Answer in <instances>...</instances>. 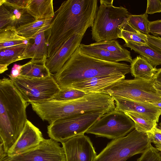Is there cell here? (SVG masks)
Instances as JSON below:
<instances>
[{
  "instance_id": "1",
  "label": "cell",
  "mask_w": 161,
  "mask_h": 161,
  "mask_svg": "<svg viewBox=\"0 0 161 161\" xmlns=\"http://www.w3.org/2000/svg\"><path fill=\"white\" fill-rule=\"evenodd\" d=\"M97 3V0H68L61 4L47 31V58L71 36L92 26Z\"/></svg>"
},
{
  "instance_id": "2",
  "label": "cell",
  "mask_w": 161,
  "mask_h": 161,
  "mask_svg": "<svg viewBox=\"0 0 161 161\" xmlns=\"http://www.w3.org/2000/svg\"><path fill=\"white\" fill-rule=\"evenodd\" d=\"M130 72L126 63L106 61L87 55L79 47L62 68L53 75L60 89L96 77L125 75Z\"/></svg>"
},
{
  "instance_id": "3",
  "label": "cell",
  "mask_w": 161,
  "mask_h": 161,
  "mask_svg": "<svg viewBox=\"0 0 161 161\" xmlns=\"http://www.w3.org/2000/svg\"><path fill=\"white\" fill-rule=\"evenodd\" d=\"M26 101L12 80H0V137L4 152L7 153L21 133L27 120Z\"/></svg>"
},
{
  "instance_id": "4",
  "label": "cell",
  "mask_w": 161,
  "mask_h": 161,
  "mask_svg": "<svg viewBox=\"0 0 161 161\" xmlns=\"http://www.w3.org/2000/svg\"><path fill=\"white\" fill-rule=\"evenodd\" d=\"M31 104L33 110L40 118L49 124L68 117L95 113L106 114L115 108L114 98L102 92L87 94L73 100H51Z\"/></svg>"
},
{
  "instance_id": "5",
  "label": "cell",
  "mask_w": 161,
  "mask_h": 161,
  "mask_svg": "<svg viewBox=\"0 0 161 161\" xmlns=\"http://www.w3.org/2000/svg\"><path fill=\"white\" fill-rule=\"evenodd\" d=\"M113 0H100L92 26V35L96 42L120 38L121 30L129 13L127 9L116 7Z\"/></svg>"
},
{
  "instance_id": "6",
  "label": "cell",
  "mask_w": 161,
  "mask_h": 161,
  "mask_svg": "<svg viewBox=\"0 0 161 161\" xmlns=\"http://www.w3.org/2000/svg\"><path fill=\"white\" fill-rule=\"evenodd\" d=\"M151 143L148 133L134 129L126 136L109 142L94 161H125L135 155L144 153Z\"/></svg>"
},
{
  "instance_id": "7",
  "label": "cell",
  "mask_w": 161,
  "mask_h": 161,
  "mask_svg": "<svg viewBox=\"0 0 161 161\" xmlns=\"http://www.w3.org/2000/svg\"><path fill=\"white\" fill-rule=\"evenodd\" d=\"M154 80L139 78L123 79L102 91L113 97H121L141 103L161 102V95L154 86Z\"/></svg>"
},
{
  "instance_id": "8",
  "label": "cell",
  "mask_w": 161,
  "mask_h": 161,
  "mask_svg": "<svg viewBox=\"0 0 161 161\" xmlns=\"http://www.w3.org/2000/svg\"><path fill=\"white\" fill-rule=\"evenodd\" d=\"M104 114L95 113L59 119L49 124L47 133L50 138L62 143L74 136L84 134Z\"/></svg>"
},
{
  "instance_id": "9",
  "label": "cell",
  "mask_w": 161,
  "mask_h": 161,
  "mask_svg": "<svg viewBox=\"0 0 161 161\" xmlns=\"http://www.w3.org/2000/svg\"><path fill=\"white\" fill-rule=\"evenodd\" d=\"M10 79L23 97L31 104L51 100L60 90L52 75L42 78L20 76Z\"/></svg>"
},
{
  "instance_id": "10",
  "label": "cell",
  "mask_w": 161,
  "mask_h": 161,
  "mask_svg": "<svg viewBox=\"0 0 161 161\" xmlns=\"http://www.w3.org/2000/svg\"><path fill=\"white\" fill-rule=\"evenodd\" d=\"M134 129V122L128 116L114 109L104 114L86 133L113 140L125 136Z\"/></svg>"
},
{
  "instance_id": "11",
  "label": "cell",
  "mask_w": 161,
  "mask_h": 161,
  "mask_svg": "<svg viewBox=\"0 0 161 161\" xmlns=\"http://www.w3.org/2000/svg\"><path fill=\"white\" fill-rule=\"evenodd\" d=\"M0 161H66L64 149L59 143L51 138L44 139L35 149L9 157L7 154Z\"/></svg>"
},
{
  "instance_id": "12",
  "label": "cell",
  "mask_w": 161,
  "mask_h": 161,
  "mask_svg": "<svg viewBox=\"0 0 161 161\" xmlns=\"http://www.w3.org/2000/svg\"><path fill=\"white\" fill-rule=\"evenodd\" d=\"M61 144L66 161H94L97 155L90 139L84 134L74 136Z\"/></svg>"
},
{
  "instance_id": "13",
  "label": "cell",
  "mask_w": 161,
  "mask_h": 161,
  "mask_svg": "<svg viewBox=\"0 0 161 161\" xmlns=\"http://www.w3.org/2000/svg\"><path fill=\"white\" fill-rule=\"evenodd\" d=\"M44 139L39 129L27 119L21 133L8 151L7 155L12 157L33 150Z\"/></svg>"
},
{
  "instance_id": "14",
  "label": "cell",
  "mask_w": 161,
  "mask_h": 161,
  "mask_svg": "<svg viewBox=\"0 0 161 161\" xmlns=\"http://www.w3.org/2000/svg\"><path fill=\"white\" fill-rule=\"evenodd\" d=\"M87 30H84L73 35L68 39L52 56L47 58L46 66L50 74L57 73L79 47Z\"/></svg>"
},
{
  "instance_id": "15",
  "label": "cell",
  "mask_w": 161,
  "mask_h": 161,
  "mask_svg": "<svg viewBox=\"0 0 161 161\" xmlns=\"http://www.w3.org/2000/svg\"><path fill=\"white\" fill-rule=\"evenodd\" d=\"M113 98L115 103V110L134 112L153 121L158 122L161 115V109L150 103L139 102L121 97Z\"/></svg>"
},
{
  "instance_id": "16",
  "label": "cell",
  "mask_w": 161,
  "mask_h": 161,
  "mask_svg": "<svg viewBox=\"0 0 161 161\" xmlns=\"http://www.w3.org/2000/svg\"><path fill=\"white\" fill-rule=\"evenodd\" d=\"M35 20L26 9L14 8L4 3L0 4V29L8 26L17 28Z\"/></svg>"
},
{
  "instance_id": "17",
  "label": "cell",
  "mask_w": 161,
  "mask_h": 161,
  "mask_svg": "<svg viewBox=\"0 0 161 161\" xmlns=\"http://www.w3.org/2000/svg\"><path fill=\"white\" fill-rule=\"evenodd\" d=\"M125 77L123 75L96 77L75 83L65 89H76L86 94L101 92L105 88L125 79Z\"/></svg>"
},
{
  "instance_id": "18",
  "label": "cell",
  "mask_w": 161,
  "mask_h": 161,
  "mask_svg": "<svg viewBox=\"0 0 161 161\" xmlns=\"http://www.w3.org/2000/svg\"><path fill=\"white\" fill-rule=\"evenodd\" d=\"M42 31L30 40L27 44L23 59L47 58L48 45L45 32Z\"/></svg>"
},
{
  "instance_id": "19",
  "label": "cell",
  "mask_w": 161,
  "mask_h": 161,
  "mask_svg": "<svg viewBox=\"0 0 161 161\" xmlns=\"http://www.w3.org/2000/svg\"><path fill=\"white\" fill-rule=\"evenodd\" d=\"M157 70L158 69L141 55L137 56L130 63V73L135 78L153 80Z\"/></svg>"
},
{
  "instance_id": "20",
  "label": "cell",
  "mask_w": 161,
  "mask_h": 161,
  "mask_svg": "<svg viewBox=\"0 0 161 161\" xmlns=\"http://www.w3.org/2000/svg\"><path fill=\"white\" fill-rule=\"evenodd\" d=\"M53 0H29L26 9L35 20L53 18Z\"/></svg>"
},
{
  "instance_id": "21",
  "label": "cell",
  "mask_w": 161,
  "mask_h": 161,
  "mask_svg": "<svg viewBox=\"0 0 161 161\" xmlns=\"http://www.w3.org/2000/svg\"><path fill=\"white\" fill-rule=\"evenodd\" d=\"M47 58L43 59H31L22 65L20 76L30 78H45L52 75L46 65Z\"/></svg>"
},
{
  "instance_id": "22",
  "label": "cell",
  "mask_w": 161,
  "mask_h": 161,
  "mask_svg": "<svg viewBox=\"0 0 161 161\" xmlns=\"http://www.w3.org/2000/svg\"><path fill=\"white\" fill-rule=\"evenodd\" d=\"M28 44L0 49V74L8 70V67L10 64L23 60V58Z\"/></svg>"
},
{
  "instance_id": "23",
  "label": "cell",
  "mask_w": 161,
  "mask_h": 161,
  "mask_svg": "<svg viewBox=\"0 0 161 161\" xmlns=\"http://www.w3.org/2000/svg\"><path fill=\"white\" fill-rule=\"evenodd\" d=\"M124 46L130 48L144 58L154 68L161 65V52L148 44L127 41L125 42Z\"/></svg>"
},
{
  "instance_id": "24",
  "label": "cell",
  "mask_w": 161,
  "mask_h": 161,
  "mask_svg": "<svg viewBox=\"0 0 161 161\" xmlns=\"http://www.w3.org/2000/svg\"><path fill=\"white\" fill-rule=\"evenodd\" d=\"M79 48L84 54L101 60L113 62L125 61L130 63L132 62L124 56L113 53L103 49L92 46L90 44L80 43Z\"/></svg>"
},
{
  "instance_id": "25",
  "label": "cell",
  "mask_w": 161,
  "mask_h": 161,
  "mask_svg": "<svg viewBox=\"0 0 161 161\" xmlns=\"http://www.w3.org/2000/svg\"><path fill=\"white\" fill-rule=\"evenodd\" d=\"M30 40L19 35L14 26H8L0 29V49L27 44Z\"/></svg>"
},
{
  "instance_id": "26",
  "label": "cell",
  "mask_w": 161,
  "mask_h": 161,
  "mask_svg": "<svg viewBox=\"0 0 161 161\" xmlns=\"http://www.w3.org/2000/svg\"><path fill=\"white\" fill-rule=\"evenodd\" d=\"M53 19L35 20L18 27L16 30L19 35L31 39L40 32L48 30Z\"/></svg>"
},
{
  "instance_id": "27",
  "label": "cell",
  "mask_w": 161,
  "mask_h": 161,
  "mask_svg": "<svg viewBox=\"0 0 161 161\" xmlns=\"http://www.w3.org/2000/svg\"><path fill=\"white\" fill-rule=\"evenodd\" d=\"M124 112L133 121L135 129L138 131L148 133L157 127V123L151 121L139 114L132 112Z\"/></svg>"
},
{
  "instance_id": "28",
  "label": "cell",
  "mask_w": 161,
  "mask_h": 161,
  "mask_svg": "<svg viewBox=\"0 0 161 161\" xmlns=\"http://www.w3.org/2000/svg\"><path fill=\"white\" fill-rule=\"evenodd\" d=\"M90 44L92 46L103 49L113 53L124 56L132 61L130 52L122 47L116 40L95 42Z\"/></svg>"
},
{
  "instance_id": "29",
  "label": "cell",
  "mask_w": 161,
  "mask_h": 161,
  "mask_svg": "<svg viewBox=\"0 0 161 161\" xmlns=\"http://www.w3.org/2000/svg\"><path fill=\"white\" fill-rule=\"evenodd\" d=\"M120 38L125 42L129 41L144 44H148L147 35L133 29L127 21L123 25Z\"/></svg>"
},
{
  "instance_id": "30",
  "label": "cell",
  "mask_w": 161,
  "mask_h": 161,
  "mask_svg": "<svg viewBox=\"0 0 161 161\" xmlns=\"http://www.w3.org/2000/svg\"><path fill=\"white\" fill-rule=\"evenodd\" d=\"M147 14L140 15L129 14L127 21L128 23L137 31L146 35H149V24Z\"/></svg>"
},
{
  "instance_id": "31",
  "label": "cell",
  "mask_w": 161,
  "mask_h": 161,
  "mask_svg": "<svg viewBox=\"0 0 161 161\" xmlns=\"http://www.w3.org/2000/svg\"><path fill=\"white\" fill-rule=\"evenodd\" d=\"M87 94L81 91L73 88L60 89L52 100L54 101H71L81 98Z\"/></svg>"
},
{
  "instance_id": "32",
  "label": "cell",
  "mask_w": 161,
  "mask_h": 161,
  "mask_svg": "<svg viewBox=\"0 0 161 161\" xmlns=\"http://www.w3.org/2000/svg\"><path fill=\"white\" fill-rule=\"evenodd\" d=\"M136 161H161V155L151 144Z\"/></svg>"
},
{
  "instance_id": "33",
  "label": "cell",
  "mask_w": 161,
  "mask_h": 161,
  "mask_svg": "<svg viewBox=\"0 0 161 161\" xmlns=\"http://www.w3.org/2000/svg\"><path fill=\"white\" fill-rule=\"evenodd\" d=\"M157 13H161V1L159 0H148L145 13L148 14H153Z\"/></svg>"
},
{
  "instance_id": "34",
  "label": "cell",
  "mask_w": 161,
  "mask_h": 161,
  "mask_svg": "<svg viewBox=\"0 0 161 161\" xmlns=\"http://www.w3.org/2000/svg\"><path fill=\"white\" fill-rule=\"evenodd\" d=\"M148 133L152 142L154 144L158 151L161 152V129L156 127Z\"/></svg>"
},
{
  "instance_id": "35",
  "label": "cell",
  "mask_w": 161,
  "mask_h": 161,
  "mask_svg": "<svg viewBox=\"0 0 161 161\" xmlns=\"http://www.w3.org/2000/svg\"><path fill=\"white\" fill-rule=\"evenodd\" d=\"M29 0H0V4L4 3L14 8L26 9Z\"/></svg>"
},
{
  "instance_id": "36",
  "label": "cell",
  "mask_w": 161,
  "mask_h": 161,
  "mask_svg": "<svg viewBox=\"0 0 161 161\" xmlns=\"http://www.w3.org/2000/svg\"><path fill=\"white\" fill-rule=\"evenodd\" d=\"M148 44L161 52V37L147 35Z\"/></svg>"
},
{
  "instance_id": "37",
  "label": "cell",
  "mask_w": 161,
  "mask_h": 161,
  "mask_svg": "<svg viewBox=\"0 0 161 161\" xmlns=\"http://www.w3.org/2000/svg\"><path fill=\"white\" fill-rule=\"evenodd\" d=\"M149 30L152 34L161 32V20L149 21Z\"/></svg>"
},
{
  "instance_id": "38",
  "label": "cell",
  "mask_w": 161,
  "mask_h": 161,
  "mask_svg": "<svg viewBox=\"0 0 161 161\" xmlns=\"http://www.w3.org/2000/svg\"><path fill=\"white\" fill-rule=\"evenodd\" d=\"M21 67V65L14 64L12 68L10 74L8 75L10 79H14L20 76Z\"/></svg>"
},
{
  "instance_id": "39",
  "label": "cell",
  "mask_w": 161,
  "mask_h": 161,
  "mask_svg": "<svg viewBox=\"0 0 161 161\" xmlns=\"http://www.w3.org/2000/svg\"><path fill=\"white\" fill-rule=\"evenodd\" d=\"M154 81V82L161 85V68L158 69Z\"/></svg>"
},
{
  "instance_id": "40",
  "label": "cell",
  "mask_w": 161,
  "mask_h": 161,
  "mask_svg": "<svg viewBox=\"0 0 161 161\" xmlns=\"http://www.w3.org/2000/svg\"><path fill=\"white\" fill-rule=\"evenodd\" d=\"M154 86L157 92L161 95V85L154 82Z\"/></svg>"
},
{
  "instance_id": "41",
  "label": "cell",
  "mask_w": 161,
  "mask_h": 161,
  "mask_svg": "<svg viewBox=\"0 0 161 161\" xmlns=\"http://www.w3.org/2000/svg\"><path fill=\"white\" fill-rule=\"evenodd\" d=\"M148 103L152 105L161 109V102H149Z\"/></svg>"
},
{
  "instance_id": "42",
  "label": "cell",
  "mask_w": 161,
  "mask_h": 161,
  "mask_svg": "<svg viewBox=\"0 0 161 161\" xmlns=\"http://www.w3.org/2000/svg\"><path fill=\"white\" fill-rule=\"evenodd\" d=\"M152 34L153 35V36H161V32L153 33V34Z\"/></svg>"
},
{
  "instance_id": "43",
  "label": "cell",
  "mask_w": 161,
  "mask_h": 161,
  "mask_svg": "<svg viewBox=\"0 0 161 161\" xmlns=\"http://www.w3.org/2000/svg\"><path fill=\"white\" fill-rule=\"evenodd\" d=\"M161 124V123H160Z\"/></svg>"
}]
</instances>
